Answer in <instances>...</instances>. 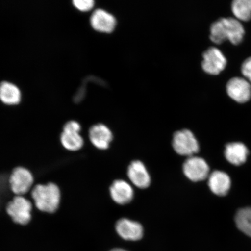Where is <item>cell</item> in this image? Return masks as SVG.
I'll use <instances>...</instances> for the list:
<instances>
[{
  "mask_svg": "<svg viewBox=\"0 0 251 251\" xmlns=\"http://www.w3.org/2000/svg\"><path fill=\"white\" fill-rule=\"evenodd\" d=\"M60 141L62 147L71 152L79 151L83 148L85 143L81 132L76 131L62 130Z\"/></svg>",
  "mask_w": 251,
  "mask_h": 251,
  "instance_id": "cell-16",
  "label": "cell"
},
{
  "mask_svg": "<svg viewBox=\"0 0 251 251\" xmlns=\"http://www.w3.org/2000/svg\"><path fill=\"white\" fill-rule=\"evenodd\" d=\"M90 24L94 29L102 33H111L117 26V19L103 9H97L90 17Z\"/></svg>",
  "mask_w": 251,
  "mask_h": 251,
  "instance_id": "cell-10",
  "label": "cell"
},
{
  "mask_svg": "<svg viewBox=\"0 0 251 251\" xmlns=\"http://www.w3.org/2000/svg\"><path fill=\"white\" fill-rule=\"evenodd\" d=\"M241 72L246 80L251 83V57L247 58L241 66Z\"/></svg>",
  "mask_w": 251,
  "mask_h": 251,
  "instance_id": "cell-21",
  "label": "cell"
},
{
  "mask_svg": "<svg viewBox=\"0 0 251 251\" xmlns=\"http://www.w3.org/2000/svg\"><path fill=\"white\" fill-rule=\"evenodd\" d=\"M88 137L94 148L99 150H105L109 148L113 139V134L107 126L103 124H96L89 127Z\"/></svg>",
  "mask_w": 251,
  "mask_h": 251,
  "instance_id": "cell-8",
  "label": "cell"
},
{
  "mask_svg": "<svg viewBox=\"0 0 251 251\" xmlns=\"http://www.w3.org/2000/svg\"><path fill=\"white\" fill-rule=\"evenodd\" d=\"M75 7L81 11L91 10L94 6L93 0H74Z\"/></svg>",
  "mask_w": 251,
  "mask_h": 251,
  "instance_id": "cell-20",
  "label": "cell"
},
{
  "mask_svg": "<svg viewBox=\"0 0 251 251\" xmlns=\"http://www.w3.org/2000/svg\"><path fill=\"white\" fill-rule=\"evenodd\" d=\"M235 222L237 228L251 238V207L238 210L235 215Z\"/></svg>",
  "mask_w": 251,
  "mask_h": 251,
  "instance_id": "cell-18",
  "label": "cell"
},
{
  "mask_svg": "<svg viewBox=\"0 0 251 251\" xmlns=\"http://www.w3.org/2000/svg\"><path fill=\"white\" fill-rule=\"evenodd\" d=\"M226 90L229 97L238 103L247 102L251 98V86L245 78H231L227 84Z\"/></svg>",
  "mask_w": 251,
  "mask_h": 251,
  "instance_id": "cell-9",
  "label": "cell"
},
{
  "mask_svg": "<svg viewBox=\"0 0 251 251\" xmlns=\"http://www.w3.org/2000/svg\"><path fill=\"white\" fill-rule=\"evenodd\" d=\"M39 211L50 213L58 211L61 202V192L57 185L53 183L37 184L26 196Z\"/></svg>",
  "mask_w": 251,
  "mask_h": 251,
  "instance_id": "cell-1",
  "label": "cell"
},
{
  "mask_svg": "<svg viewBox=\"0 0 251 251\" xmlns=\"http://www.w3.org/2000/svg\"><path fill=\"white\" fill-rule=\"evenodd\" d=\"M249 150L241 143H231L227 144L225 151V155L227 161L235 166H239L246 162Z\"/></svg>",
  "mask_w": 251,
  "mask_h": 251,
  "instance_id": "cell-15",
  "label": "cell"
},
{
  "mask_svg": "<svg viewBox=\"0 0 251 251\" xmlns=\"http://www.w3.org/2000/svg\"><path fill=\"white\" fill-rule=\"evenodd\" d=\"M109 251H127L123 249H113Z\"/></svg>",
  "mask_w": 251,
  "mask_h": 251,
  "instance_id": "cell-22",
  "label": "cell"
},
{
  "mask_svg": "<svg viewBox=\"0 0 251 251\" xmlns=\"http://www.w3.org/2000/svg\"><path fill=\"white\" fill-rule=\"evenodd\" d=\"M202 58L203 70L209 75H219L226 67V58L221 50L216 47H210L204 52Z\"/></svg>",
  "mask_w": 251,
  "mask_h": 251,
  "instance_id": "cell-6",
  "label": "cell"
},
{
  "mask_svg": "<svg viewBox=\"0 0 251 251\" xmlns=\"http://www.w3.org/2000/svg\"><path fill=\"white\" fill-rule=\"evenodd\" d=\"M33 175L27 169L17 167L12 171L9 177L10 189L15 196H25L32 189Z\"/></svg>",
  "mask_w": 251,
  "mask_h": 251,
  "instance_id": "cell-4",
  "label": "cell"
},
{
  "mask_svg": "<svg viewBox=\"0 0 251 251\" xmlns=\"http://www.w3.org/2000/svg\"><path fill=\"white\" fill-rule=\"evenodd\" d=\"M34 204L24 196H15L6 207V212L15 224L26 226L32 218Z\"/></svg>",
  "mask_w": 251,
  "mask_h": 251,
  "instance_id": "cell-3",
  "label": "cell"
},
{
  "mask_svg": "<svg viewBox=\"0 0 251 251\" xmlns=\"http://www.w3.org/2000/svg\"><path fill=\"white\" fill-rule=\"evenodd\" d=\"M109 193L113 201L120 205L130 202L134 196L132 187L127 182L122 180L113 182L109 188Z\"/></svg>",
  "mask_w": 251,
  "mask_h": 251,
  "instance_id": "cell-12",
  "label": "cell"
},
{
  "mask_svg": "<svg viewBox=\"0 0 251 251\" xmlns=\"http://www.w3.org/2000/svg\"><path fill=\"white\" fill-rule=\"evenodd\" d=\"M183 170L185 176L193 181H200L209 177V167L206 162L199 156H192L184 162Z\"/></svg>",
  "mask_w": 251,
  "mask_h": 251,
  "instance_id": "cell-7",
  "label": "cell"
},
{
  "mask_svg": "<svg viewBox=\"0 0 251 251\" xmlns=\"http://www.w3.org/2000/svg\"><path fill=\"white\" fill-rule=\"evenodd\" d=\"M208 186L213 193L218 196H225L231 187L230 177L224 172L216 171L209 176Z\"/></svg>",
  "mask_w": 251,
  "mask_h": 251,
  "instance_id": "cell-14",
  "label": "cell"
},
{
  "mask_svg": "<svg viewBox=\"0 0 251 251\" xmlns=\"http://www.w3.org/2000/svg\"><path fill=\"white\" fill-rule=\"evenodd\" d=\"M21 93L14 84L3 81L0 84V100L7 105H15L20 102Z\"/></svg>",
  "mask_w": 251,
  "mask_h": 251,
  "instance_id": "cell-17",
  "label": "cell"
},
{
  "mask_svg": "<svg viewBox=\"0 0 251 251\" xmlns=\"http://www.w3.org/2000/svg\"><path fill=\"white\" fill-rule=\"evenodd\" d=\"M232 12L238 21L247 22L251 19V0H235L232 2Z\"/></svg>",
  "mask_w": 251,
  "mask_h": 251,
  "instance_id": "cell-19",
  "label": "cell"
},
{
  "mask_svg": "<svg viewBox=\"0 0 251 251\" xmlns=\"http://www.w3.org/2000/svg\"><path fill=\"white\" fill-rule=\"evenodd\" d=\"M127 175L130 180L137 187L146 188L150 186L151 178L142 162L134 161L128 167Z\"/></svg>",
  "mask_w": 251,
  "mask_h": 251,
  "instance_id": "cell-13",
  "label": "cell"
},
{
  "mask_svg": "<svg viewBox=\"0 0 251 251\" xmlns=\"http://www.w3.org/2000/svg\"><path fill=\"white\" fill-rule=\"evenodd\" d=\"M172 145L178 154L188 157L194 156L200 149L196 138L187 129L177 131L174 134Z\"/></svg>",
  "mask_w": 251,
  "mask_h": 251,
  "instance_id": "cell-5",
  "label": "cell"
},
{
  "mask_svg": "<svg viewBox=\"0 0 251 251\" xmlns=\"http://www.w3.org/2000/svg\"><path fill=\"white\" fill-rule=\"evenodd\" d=\"M116 230L119 236L125 240L137 241L143 236V228L139 222L123 218L116 224Z\"/></svg>",
  "mask_w": 251,
  "mask_h": 251,
  "instance_id": "cell-11",
  "label": "cell"
},
{
  "mask_svg": "<svg viewBox=\"0 0 251 251\" xmlns=\"http://www.w3.org/2000/svg\"><path fill=\"white\" fill-rule=\"evenodd\" d=\"M210 39L216 45L228 40L234 45L242 42L245 34L243 25L236 18H221L211 25Z\"/></svg>",
  "mask_w": 251,
  "mask_h": 251,
  "instance_id": "cell-2",
  "label": "cell"
}]
</instances>
